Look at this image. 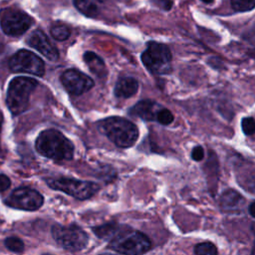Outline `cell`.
<instances>
[{"label":"cell","instance_id":"cell-1","mask_svg":"<svg viewBox=\"0 0 255 255\" xmlns=\"http://www.w3.org/2000/svg\"><path fill=\"white\" fill-rule=\"evenodd\" d=\"M37 151L54 160H69L74 155V144L62 132L49 128L43 130L35 142Z\"/></svg>","mask_w":255,"mask_h":255},{"label":"cell","instance_id":"cell-2","mask_svg":"<svg viewBox=\"0 0 255 255\" xmlns=\"http://www.w3.org/2000/svg\"><path fill=\"white\" fill-rule=\"evenodd\" d=\"M99 129L119 147H129L138 137V129L130 121L121 117H111L98 124Z\"/></svg>","mask_w":255,"mask_h":255},{"label":"cell","instance_id":"cell-3","mask_svg":"<svg viewBox=\"0 0 255 255\" xmlns=\"http://www.w3.org/2000/svg\"><path fill=\"white\" fill-rule=\"evenodd\" d=\"M109 247L122 255H142L151 248V242L145 234L123 226L109 241Z\"/></svg>","mask_w":255,"mask_h":255},{"label":"cell","instance_id":"cell-4","mask_svg":"<svg viewBox=\"0 0 255 255\" xmlns=\"http://www.w3.org/2000/svg\"><path fill=\"white\" fill-rule=\"evenodd\" d=\"M37 86L38 82L28 77H16L10 82L6 104L13 115H19L28 109L31 94Z\"/></svg>","mask_w":255,"mask_h":255},{"label":"cell","instance_id":"cell-5","mask_svg":"<svg viewBox=\"0 0 255 255\" xmlns=\"http://www.w3.org/2000/svg\"><path fill=\"white\" fill-rule=\"evenodd\" d=\"M172 55L169 48L162 43L149 42L141 54L144 67L154 75H164L171 71Z\"/></svg>","mask_w":255,"mask_h":255},{"label":"cell","instance_id":"cell-6","mask_svg":"<svg viewBox=\"0 0 255 255\" xmlns=\"http://www.w3.org/2000/svg\"><path fill=\"white\" fill-rule=\"evenodd\" d=\"M51 233L56 243L68 251L83 250L89 243L88 234L76 224L68 226L55 224L51 229Z\"/></svg>","mask_w":255,"mask_h":255},{"label":"cell","instance_id":"cell-7","mask_svg":"<svg viewBox=\"0 0 255 255\" xmlns=\"http://www.w3.org/2000/svg\"><path fill=\"white\" fill-rule=\"evenodd\" d=\"M47 184L55 189L60 190L74 198L84 200L94 196L100 189V186L91 181H84L74 178L60 177V178H50L46 179Z\"/></svg>","mask_w":255,"mask_h":255},{"label":"cell","instance_id":"cell-8","mask_svg":"<svg viewBox=\"0 0 255 255\" xmlns=\"http://www.w3.org/2000/svg\"><path fill=\"white\" fill-rule=\"evenodd\" d=\"M32 18L25 12L15 8L0 10V26L2 31L9 36L24 34L32 25Z\"/></svg>","mask_w":255,"mask_h":255},{"label":"cell","instance_id":"cell-9","mask_svg":"<svg viewBox=\"0 0 255 255\" xmlns=\"http://www.w3.org/2000/svg\"><path fill=\"white\" fill-rule=\"evenodd\" d=\"M9 68L14 73H26L38 77L45 74V64L42 59L25 49L16 52L10 58Z\"/></svg>","mask_w":255,"mask_h":255},{"label":"cell","instance_id":"cell-10","mask_svg":"<svg viewBox=\"0 0 255 255\" xmlns=\"http://www.w3.org/2000/svg\"><path fill=\"white\" fill-rule=\"evenodd\" d=\"M4 202L9 207L15 209L34 211L43 205L44 197L39 191L33 188L18 187L6 197Z\"/></svg>","mask_w":255,"mask_h":255},{"label":"cell","instance_id":"cell-11","mask_svg":"<svg viewBox=\"0 0 255 255\" xmlns=\"http://www.w3.org/2000/svg\"><path fill=\"white\" fill-rule=\"evenodd\" d=\"M61 82L64 88L72 95H81L94 87V81L76 69L65 71L61 75Z\"/></svg>","mask_w":255,"mask_h":255},{"label":"cell","instance_id":"cell-12","mask_svg":"<svg viewBox=\"0 0 255 255\" xmlns=\"http://www.w3.org/2000/svg\"><path fill=\"white\" fill-rule=\"evenodd\" d=\"M30 47L40 52L45 58L50 61H56L59 58L58 49L52 44L49 38L40 30H36L30 34L27 39Z\"/></svg>","mask_w":255,"mask_h":255},{"label":"cell","instance_id":"cell-13","mask_svg":"<svg viewBox=\"0 0 255 255\" xmlns=\"http://www.w3.org/2000/svg\"><path fill=\"white\" fill-rule=\"evenodd\" d=\"M161 108L162 106L152 100H142L136 103L128 113L129 115L144 121H156L157 113Z\"/></svg>","mask_w":255,"mask_h":255},{"label":"cell","instance_id":"cell-14","mask_svg":"<svg viewBox=\"0 0 255 255\" xmlns=\"http://www.w3.org/2000/svg\"><path fill=\"white\" fill-rule=\"evenodd\" d=\"M243 202L244 198L242 195L234 189H228L224 191L219 199L220 207L225 211L238 210Z\"/></svg>","mask_w":255,"mask_h":255},{"label":"cell","instance_id":"cell-15","mask_svg":"<svg viewBox=\"0 0 255 255\" xmlns=\"http://www.w3.org/2000/svg\"><path fill=\"white\" fill-rule=\"evenodd\" d=\"M138 89V83L135 79L131 77L121 78L115 87V95L118 98H129L133 96Z\"/></svg>","mask_w":255,"mask_h":255},{"label":"cell","instance_id":"cell-16","mask_svg":"<svg viewBox=\"0 0 255 255\" xmlns=\"http://www.w3.org/2000/svg\"><path fill=\"white\" fill-rule=\"evenodd\" d=\"M106 0H74L75 7L88 17H97Z\"/></svg>","mask_w":255,"mask_h":255},{"label":"cell","instance_id":"cell-17","mask_svg":"<svg viewBox=\"0 0 255 255\" xmlns=\"http://www.w3.org/2000/svg\"><path fill=\"white\" fill-rule=\"evenodd\" d=\"M84 61L89 69L98 77H104L107 74V69L104 61L96 53L88 51L84 54Z\"/></svg>","mask_w":255,"mask_h":255},{"label":"cell","instance_id":"cell-18","mask_svg":"<svg viewBox=\"0 0 255 255\" xmlns=\"http://www.w3.org/2000/svg\"><path fill=\"white\" fill-rule=\"evenodd\" d=\"M122 227L123 226L119 225L118 223H107L101 226L94 227L93 231L98 237L110 241L117 235V233L122 229Z\"/></svg>","mask_w":255,"mask_h":255},{"label":"cell","instance_id":"cell-19","mask_svg":"<svg viewBox=\"0 0 255 255\" xmlns=\"http://www.w3.org/2000/svg\"><path fill=\"white\" fill-rule=\"evenodd\" d=\"M50 33L52 37L58 41H65L71 34L70 28L62 23H57L51 27Z\"/></svg>","mask_w":255,"mask_h":255},{"label":"cell","instance_id":"cell-20","mask_svg":"<svg viewBox=\"0 0 255 255\" xmlns=\"http://www.w3.org/2000/svg\"><path fill=\"white\" fill-rule=\"evenodd\" d=\"M194 253L195 255H217L218 252L216 246L213 243L205 241L195 245Z\"/></svg>","mask_w":255,"mask_h":255},{"label":"cell","instance_id":"cell-21","mask_svg":"<svg viewBox=\"0 0 255 255\" xmlns=\"http://www.w3.org/2000/svg\"><path fill=\"white\" fill-rule=\"evenodd\" d=\"M4 244L6 246L7 249H9L10 251L17 253V254H21L24 251V243L23 241L16 237V236H10L7 237L4 241Z\"/></svg>","mask_w":255,"mask_h":255},{"label":"cell","instance_id":"cell-22","mask_svg":"<svg viewBox=\"0 0 255 255\" xmlns=\"http://www.w3.org/2000/svg\"><path fill=\"white\" fill-rule=\"evenodd\" d=\"M230 4L237 12H248L255 8V0H230Z\"/></svg>","mask_w":255,"mask_h":255},{"label":"cell","instance_id":"cell-23","mask_svg":"<svg viewBox=\"0 0 255 255\" xmlns=\"http://www.w3.org/2000/svg\"><path fill=\"white\" fill-rule=\"evenodd\" d=\"M240 181L246 189H248L250 192L255 193V169L251 171L249 170L247 173H245Z\"/></svg>","mask_w":255,"mask_h":255},{"label":"cell","instance_id":"cell-24","mask_svg":"<svg viewBox=\"0 0 255 255\" xmlns=\"http://www.w3.org/2000/svg\"><path fill=\"white\" fill-rule=\"evenodd\" d=\"M174 120V117L172 115V113L168 110V109H165V108H161L159 110V112L157 113V116H156V122L159 123L160 125H163V126H167L169 124H171Z\"/></svg>","mask_w":255,"mask_h":255},{"label":"cell","instance_id":"cell-25","mask_svg":"<svg viewBox=\"0 0 255 255\" xmlns=\"http://www.w3.org/2000/svg\"><path fill=\"white\" fill-rule=\"evenodd\" d=\"M241 128L246 135L255 133V120L251 117L243 118L241 121Z\"/></svg>","mask_w":255,"mask_h":255},{"label":"cell","instance_id":"cell-26","mask_svg":"<svg viewBox=\"0 0 255 255\" xmlns=\"http://www.w3.org/2000/svg\"><path fill=\"white\" fill-rule=\"evenodd\" d=\"M191 157L195 161H200L204 157V149L201 145H196L192 148L191 151Z\"/></svg>","mask_w":255,"mask_h":255},{"label":"cell","instance_id":"cell-27","mask_svg":"<svg viewBox=\"0 0 255 255\" xmlns=\"http://www.w3.org/2000/svg\"><path fill=\"white\" fill-rule=\"evenodd\" d=\"M152 1L155 5H157L158 7H160L165 11H168L173 4V0H152Z\"/></svg>","mask_w":255,"mask_h":255},{"label":"cell","instance_id":"cell-28","mask_svg":"<svg viewBox=\"0 0 255 255\" xmlns=\"http://www.w3.org/2000/svg\"><path fill=\"white\" fill-rule=\"evenodd\" d=\"M10 185H11L10 178L5 174L0 173V192L8 189L10 187Z\"/></svg>","mask_w":255,"mask_h":255},{"label":"cell","instance_id":"cell-29","mask_svg":"<svg viewBox=\"0 0 255 255\" xmlns=\"http://www.w3.org/2000/svg\"><path fill=\"white\" fill-rule=\"evenodd\" d=\"M248 212L249 214L255 218V201H253L252 203H250L249 207H248Z\"/></svg>","mask_w":255,"mask_h":255},{"label":"cell","instance_id":"cell-30","mask_svg":"<svg viewBox=\"0 0 255 255\" xmlns=\"http://www.w3.org/2000/svg\"><path fill=\"white\" fill-rule=\"evenodd\" d=\"M200 1H202V2L205 3V4H210V3H212L214 0H200Z\"/></svg>","mask_w":255,"mask_h":255},{"label":"cell","instance_id":"cell-31","mask_svg":"<svg viewBox=\"0 0 255 255\" xmlns=\"http://www.w3.org/2000/svg\"><path fill=\"white\" fill-rule=\"evenodd\" d=\"M251 255H255V245H254V248H253V250H252V254Z\"/></svg>","mask_w":255,"mask_h":255},{"label":"cell","instance_id":"cell-32","mask_svg":"<svg viewBox=\"0 0 255 255\" xmlns=\"http://www.w3.org/2000/svg\"><path fill=\"white\" fill-rule=\"evenodd\" d=\"M45 255H49V254H45Z\"/></svg>","mask_w":255,"mask_h":255}]
</instances>
